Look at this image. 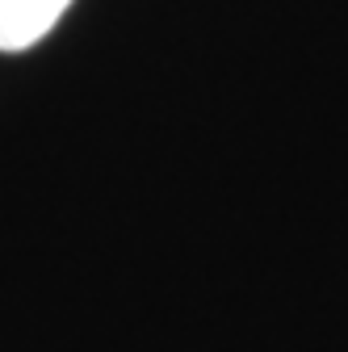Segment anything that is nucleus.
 I'll use <instances>...</instances> for the list:
<instances>
[{
    "instance_id": "f257e3e1",
    "label": "nucleus",
    "mask_w": 348,
    "mask_h": 352,
    "mask_svg": "<svg viewBox=\"0 0 348 352\" xmlns=\"http://www.w3.org/2000/svg\"><path fill=\"white\" fill-rule=\"evenodd\" d=\"M67 5L72 0H0V51H30L59 25Z\"/></svg>"
}]
</instances>
